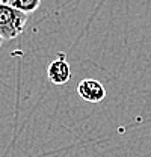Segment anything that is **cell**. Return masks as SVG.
<instances>
[{"mask_svg": "<svg viewBox=\"0 0 151 157\" xmlns=\"http://www.w3.org/2000/svg\"><path fill=\"white\" fill-rule=\"evenodd\" d=\"M11 8L17 9L23 14H30V12H35L38 8L41 6V0H5Z\"/></svg>", "mask_w": 151, "mask_h": 157, "instance_id": "cell-4", "label": "cell"}, {"mask_svg": "<svg viewBox=\"0 0 151 157\" xmlns=\"http://www.w3.org/2000/svg\"><path fill=\"white\" fill-rule=\"evenodd\" d=\"M47 76H48V80L57 86H62L70 82L71 68H70V63L67 62V58L64 53H59L57 58L52 60V63L47 68Z\"/></svg>", "mask_w": 151, "mask_h": 157, "instance_id": "cell-3", "label": "cell"}, {"mask_svg": "<svg viewBox=\"0 0 151 157\" xmlns=\"http://www.w3.org/2000/svg\"><path fill=\"white\" fill-rule=\"evenodd\" d=\"M27 15L11 8L5 0L0 2V38L15 39L24 32Z\"/></svg>", "mask_w": 151, "mask_h": 157, "instance_id": "cell-1", "label": "cell"}, {"mask_svg": "<svg viewBox=\"0 0 151 157\" xmlns=\"http://www.w3.org/2000/svg\"><path fill=\"white\" fill-rule=\"evenodd\" d=\"M2 44H3V39L0 38V47H2Z\"/></svg>", "mask_w": 151, "mask_h": 157, "instance_id": "cell-5", "label": "cell"}, {"mask_svg": "<svg viewBox=\"0 0 151 157\" xmlns=\"http://www.w3.org/2000/svg\"><path fill=\"white\" fill-rule=\"evenodd\" d=\"M77 94L83 101L88 103H100L106 98V88L100 80L85 78L77 85Z\"/></svg>", "mask_w": 151, "mask_h": 157, "instance_id": "cell-2", "label": "cell"}]
</instances>
